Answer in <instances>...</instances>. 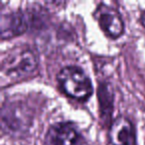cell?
Here are the masks:
<instances>
[{
    "mask_svg": "<svg viewBox=\"0 0 145 145\" xmlns=\"http://www.w3.org/2000/svg\"><path fill=\"white\" fill-rule=\"evenodd\" d=\"M57 80L66 95L79 101H86L93 93L89 78L79 67L68 66L57 75Z\"/></svg>",
    "mask_w": 145,
    "mask_h": 145,
    "instance_id": "obj_1",
    "label": "cell"
},
{
    "mask_svg": "<svg viewBox=\"0 0 145 145\" xmlns=\"http://www.w3.org/2000/svg\"><path fill=\"white\" fill-rule=\"evenodd\" d=\"M37 66L38 59L36 55L29 49H25L7 55L2 61L1 72L9 79L17 80L31 74Z\"/></svg>",
    "mask_w": 145,
    "mask_h": 145,
    "instance_id": "obj_2",
    "label": "cell"
},
{
    "mask_svg": "<svg viewBox=\"0 0 145 145\" xmlns=\"http://www.w3.org/2000/svg\"><path fill=\"white\" fill-rule=\"evenodd\" d=\"M95 18L105 34L111 38H118L124 32V23L122 18L118 11L113 7L106 4L99 5L95 12Z\"/></svg>",
    "mask_w": 145,
    "mask_h": 145,
    "instance_id": "obj_3",
    "label": "cell"
},
{
    "mask_svg": "<svg viewBox=\"0 0 145 145\" xmlns=\"http://www.w3.org/2000/svg\"><path fill=\"white\" fill-rule=\"evenodd\" d=\"M80 134L76 127L69 122H58L48 129L44 145H78Z\"/></svg>",
    "mask_w": 145,
    "mask_h": 145,
    "instance_id": "obj_4",
    "label": "cell"
},
{
    "mask_svg": "<svg viewBox=\"0 0 145 145\" xmlns=\"http://www.w3.org/2000/svg\"><path fill=\"white\" fill-rule=\"evenodd\" d=\"M109 139L112 145H136L132 122L124 116L115 118L109 128Z\"/></svg>",
    "mask_w": 145,
    "mask_h": 145,
    "instance_id": "obj_5",
    "label": "cell"
},
{
    "mask_svg": "<svg viewBox=\"0 0 145 145\" xmlns=\"http://www.w3.org/2000/svg\"><path fill=\"white\" fill-rule=\"evenodd\" d=\"M28 29V20L22 12H12L2 15L0 19V32L2 39L18 36Z\"/></svg>",
    "mask_w": 145,
    "mask_h": 145,
    "instance_id": "obj_6",
    "label": "cell"
},
{
    "mask_svg": "<svg viewBox=\"0 0 145 145\" xmlns=\"http://www.w3.org/2000/svg\"><path fill=\"white\" fill-rule=\"evenodd\" d=\"M99 101L101 107V118L108 121L112 114V103L113 95L112 91L106 84H101L99 88Z\"/></svg>",
    "mask_w": 145,
    "mask_h": 145,
    "instance_id": "obj_7",
    "label": "cell"
},
{
    "mask_svg": "<svg viewBox=\"0 0 145 145\" xmlns=\"http://www.w3.org/2000/svg\"><path fill=\"white\" fill-rule=\"evenodd\" d=\"M2 115H4V116L6 115L7 116V117L2 116L3 124L6 123L7 126L10 129H12V130H15V125L18 126V128H20L19 126H24V122H23L22 119L25 118V117H23V112L22 110L19 109L18 105H15L14 108L7 106V110L3 109Z\"/></svg>",
    "mask_w": 145,
    "mask_h": 145,
    "instance_id": "obj_8",
    "label": "cell"
},
{
    "mask_svg": "<svg viewBox=\"0 0 145 145\" xmlns=\"http://www.w3.org/2000/svg\"><path fill=\"white\" fill-rule=\"evenodd\" d=\"M140 22L141 24L143 25V26L145 27V11L141 14V17H140Z\"/></svg>",
    "mask_w": 145,
    "mask_h": 145,
    "instance_id": "obj_9",
    "label": "cell"
}]
</instances>
